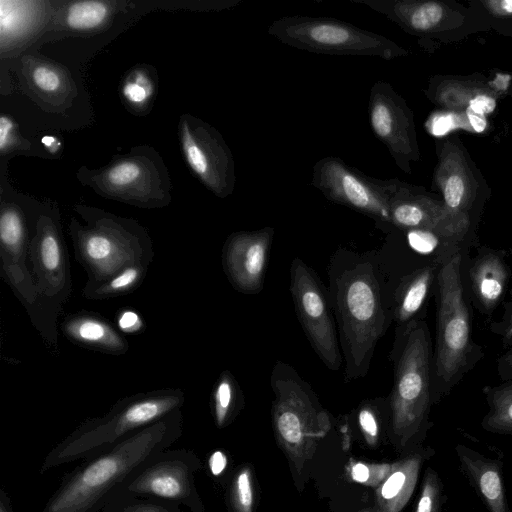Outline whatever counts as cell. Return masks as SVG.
I'll return each instance as SVG.
<instances>
[{"label":"cell","mask_w":512,"mask_h":512,"mask_svg":"<svg viewBox=\"0 0 512 512\" xmlns=\"http://www.w3.org/2000/svg\"><path fill=\"white\" fill-rule=\"evenodd\" d=\"M183 415L175 410L112 449L84 460L66 474L41 512H100L153 457L182 435Z\"/></svg>","instance_id":"obj_2"},{"label":"cell","mask_w":512,"mask_h":512,"mask_svg":"<svg viewBox=\"0 0 512 512\" xmlns=\"http://www.w3.org/2000/svg\"><path fill=\"white\" fill-rule=\"evenodd\" d=\"M63 335L72 343L103 354L120 356L129 343L102 315L82 310L69 314L60 325Z\"/></svg>","instance_id":"obj_24"},{"label":"cell","mask_w":512,"mask_h":512,"mask_svg":"<svg viewBox=\"0 0 512 512\" xmlns=\"http://www.w3.org/2000/svg\"><path fill=\"white\" fill-rule=\"evenodd\" d=\"M71 237L77 262L87 281H104L127 266L151 264L152 242L144 230L114 220H98L87 227H72Z\"/></svg>","instance_id":"obj_10"},{"label":"cell","mask_w":512,"mask_h":512,"mask_svg":"<svg viewBox=\"0 0 512 512\" xmlns=\"http://www.w3.org/2000/svg\"><path fill=\"white\" fill-rule=\"evenodd\" d=\"M149 266L147 263H136L104 281L86 282L82 296L87 300H107L132 293L143 283Z\"/></svg>","instance_id":"obj_26"},{"label":"cell","mask_w":512,"mask_h":512,"mask_svg":"<svg viewBox=\"0 0 512 512\" xmlns=\"http://www.w3.org/2000/svg\"><path fill=\"white\" fill-rule=\"evenodd\" d=\"M117 326L123 333L136 334L144 329L145 323L138 313L130 309H124L118 314Z\"/></svg>","instance_id":"obj_37"},{"label":"cell","mask_w":512,"mask_h":512,"mask_svg":"<svg viewBox=\"0 0 512 512\" xmlns=\"http://www.w3.org/2000/svg\"><path fill=\"white\" fill-rule=\"evenodd\" d=\"M327 276L348 383L368 374L376 346L393 324V285L378 250L339 246Z\"/></svg>","instance_id":"obj_1"},{"label":"cell","mask_w":512,"mask_h":512,"mask_svg":"<svg viewBox=\"0 0 512 512\" xmlns=\"http://www.w3.org/2000/svg\"><path fill=\"white\" fill-rule=\"evenodd\" d=\"M16 2L1 1L0 3V24L1 32L11 31L19 25L20 12L15 8Z\"/></svg>","instance_id":"obj_39"},{"label":"cell","mask_w":512,"mask_h":512,"mask_svg":"<svg viewBox=\"0 0 512 512\" xmlns=\"http://www.w3.org/2000/svg\"><path fill=\"white\" fill-rule=\"evenodd\" d=\"M511 256H512V252H511Z\"/></svg>","instance_id":"obj_48"},{"label":"cell","mask_w":512,"mask_h":512,"mask_svg":"<svg viewBox=\"0 0 512 512\" xmlns=\"http://www.w3.org/2000/svg\"><path fill=\"white\" fill-rule=\"evenodd\" d=\"M29 244L24 217L13 207L3 209L0 216L1 276L34 325L37 319L38 294L29 265Z\"/></svg>","instance_id":"obj_17"},{"label":"cell","mask_w":512,"mask_h":512,"mask_svg":"<svg viewBox=\"0 0 512 512\" xmlns=\"http://www.w3.org/2000/svg\"><path fill=\"white\" fill-rule=\"evenodd\" d=\"M290 293L312 349L327 369L339 371L344 362L327 286L299 257H294L290 265Z\"/></svg>","instance_id":"obj_12"},{"label":"cell","mask_w":512,"mask_h":512,"mask_svg":"<svg viewBox=\"0 0 512 512\" xmlns=\"http://www.w3.org/2000/svg\"><path fill=\"white\" fill-rule=\"evenodd\" d=\"M455 452L463 475L487 511L510 512L504 485L502 456L492 458L465 444H457Z\"/></svg>","instance_id":"obj_21"},{"label":"cell","mask_w":512,"mask_h":512,"mask_svg":"<svg viewBox=\"0 0 512 512\" xmlns=\"http://www.w3.org/2000/svg\"><path fill=\"white\" fill-rule=\"evenodd\" d=\"M42 144L47 147L48 149H50L52 152L56 151L59 146V142L58 140L53 137V136H45L42 138Z\"/></svg>","instance_id":"obj_45"},{"label":"cell","mask_w":512,"mask_h":512,"mask_svg":"<svg viewBox=\"0 0 512 512\" xmlns=\"http://www.w3.org/2000/svg\"><path fill=\"white\" fill-rule=\"evenodd\" d=\"M0 512H14L10 497L4 489H0Z\"/></svg>","instance_id":"obj_44"},{"label":"cell","mask_w":512,"mask_h":512,"mask_svg":"<svg viewBox=\"0 0 512 512\" xmlns=\"http://www.w3.org/2000/svg\"><path fill=\"white\" fill-rule=\"evenodd\" d=\"M201 461L191 450L165 449L150 459L121 490L205 512L195 485ZM120 492V491H119Z\"/></svg>","instance_id":"obj_14"},{"label":"cell","mask_w":512,"mask_h":512,"mask_svg":"<svg viewBox=\"0 0 512 512\" xmlns=\"http://www.w3.org/2000/svg\"><path fill=\"white\" fill-rule=\"evenodd\" d=\"M140 175V168L132 162H123L114 166L108 172V180L115 186H126Z\"/></svg>","instance_id":"obj_36"},{"label":"cell","mask_w":512,"mask_h":512,"mask_svg":"<svg viewBox=\"0 0 512 512\" xmlns=\"http://www.w3.org/2000/svg\"><path fill=\"white\" fill-rule=\"evenodd\" d=\"M434 449L418 447L391 463L385 480L376 488L377 512H401L409 502L423 464L433 457Z\"/></svg>","instance_id":"obj_23"},{"label":"cell","mask_w":512,"mask_h":512,"mask_svg":"<svg viewBox=\"0 0 512 512\" xmlns=\"http://www.w3.org/2000/svg\"><path fill=\"white\" fill-rule=\"evenodd\" d=\"M268 34L290 47L339 56H369L393 60L409 52L393 40L351 23L320 16H283Z\"/></svg>","instance_id":"obj_7"},{"label":"cell","mask_w":512,"mask_h":512,"mask_svg":"<svg viewBox=\"0 0 512 512\" xmlns=\"http://www.w3.org/2000/svg\"><path fill=\"white\" fill-rule=\"evenodd\" d=\"M103 512H184L179 505L150 497L117 492L104 506Z\"/></svg>","instance_id":"obj_28"},{"label":"cell","mask_w":512,"mask_h":512,"mask_svg":"<svg viewBox=\"0 0 512 512\" xmlns=\"http://www.w3.org/2000/svg\"><path fill=\"white\" fill-rule=\"evenodd\" d=\"M505 256V250L482 246L470 267L473 296L485 315H491L505 295L511 274Z\"/></svg>","instance_id":"obj_22"},{"label":"cell","mask_w":512,"mask_h":512,"mask_svg":"<svg viewBox=\"0 0 512 512\" xmlns=\"http://www.w3.org/2000/svg\"><path fill=\"white\" fill-rule=\"evenodd\" d=\"M433 349L425 319L394 330L388 359L393 368V385L387 397L389 422L401 448L416 447L433 423L431 366Z\"/></svg>","instance_id":"obj_4"},{"label":"cell","mask_w":512,"mask_h":512,"mask_svg":"<svg viewBox=\"0 0 512 512\" xmlns=\"http://www.w3.org/2000/svg\"><path fill=\"white\" fill-rule=\"evenodd\" d=\"M461 261L460 248L442 258L435 282L436 334L431 366L433 405L447 397L483 357L481 347L472 337Z\"/></svg>","instance_id":"obj_3"},{"label":"cell","mask_w":512,"mask_h":512,"mask_svg":"<svg viewBox=\"0 0 512 512\" xmlns=\"http://www.w3.org/2000/svg\"><path fill=\"white\" fill-rule=\"evenodd\" d=\"M504 308L502 318L491 323L490 331L500 337L503 347L508 350L512 348V293Z\"/></svg>","instance_id":"obj_35"},{"label":"cell","mask_w":512,"mask_h":512,"mask_svg":"<svg viewBox=\"0 0 512 512\" xmlns=\"http://www.w3.org/2000/svg\"><path fill=\"white\" fill-rule=\"evenodd\" d=\"M445 501L444 485L439 474L432 467H427L414 512H442Z\"/></svg>","instance_id":"obj_30"},{"label":"cell","mask_w":512,"mask_h":512,"mask_svg":"<svg viewBox=\"0 0 512 512\" xmlns=\"http://www.w3.org/2000/svg\"><path fill=\"white\" fill-rule=\"evenodd\" d=\"M439 261L425 263L398 277L391 278L393 324L403 329L412 322L425 319L427 303L435 288Z\"/></svg>","instance_id":"obj_20"},{"label":"cell","mask_w":512,"mask_h":512,"mask_svg":"<svg viewBox=\"0 0 512 512\" xmlns=\"http://www.w3.org/2000/svg\"><path fill=\"white\" fill-rule=\"evenodd\" d=\"M185 402L180 388L157 389L118 400L101 417L87 419L45 456L40 474L52 468L98 456L141 429L157 422Z\"/></svg>","instance_id":"obj_5"},{"label":"cell","mask_w":512,"mask_h":512,"mask_svg":"<svg viewBox=\"0 0 512 512\" xmlns=\"http://www.w3.org/2000/svg\"><path fill=\"white\" fill-rule=\"evenodd\" d=\"M383 15L421 40L458 42L491 31L474 7L454 0H349Z\"/></svg>","instance_id":"obj_9"},{"label":"cell","mask_w":512,"mask_h":512,"mask_svg":"<svg viewBox=\"0 0 512 512\" xmlns=\"http://www.w3.org/2000/svg\"><path fill=\"white\" fill-rule=\"evenodd\" d=\"M108 9L100 1L73 3L67 13V23L73 29L86 30L100 25L106 18Z\"/></svg>","instance_id":"obj_31"},{"label":"cell","mask_w":512,"mask_h":512,"mask_svg":"<svg viewBox=\"0 0 512 512\" xmlns=\"http://www.w3.org/2000/svg\"><path fill=\"white\" fill-rule=\"evenodd\" d=\"M243 393L235 376L228 370L221 372L211 393V407L215 424L226 426L242 404Z\"/></svg>","instance_id":"obj_27"},{"label":"cell","mask_w":512,"mask_h":512,"mask_svg":"<svg viewBox=\"0 0 512 512\" xmlns=\"http://www.w3.org/2000/svg\"><path fill=\"white\" fill-rule=\"evenodd\" d=\"M275 230L263 227L229 235L221 254L223 271L231 286L243 294L263 290Z\"/></svg>","instance_id":"obj_18"},{"label":"cell","mask_w":512,"mask_h":512,"mask_svg":"<svg viewBox=\"0 0 512 512\" xmlns=\"http://www.w3.org/2000/svg\"><path fill=\"white\" fill-rule=\"evenodd\" d=\"M404 184L368 176L334 156L318 160L311 179V186L329 201L368 216L382 228H390L391 204Z\"/></svg>","instance_id":"obj_11"},{"label":"cell","mask_w":512,"mask_h":512,"mask_svg":"<svg viewBox=\"0 0 512 512\" xmlns=\"http://www.w3.org/2000/svg\"><path fill=\"white\" fill-rule=\"evenodd\" d=\"M125 97L133 103H141L150 94V89L139 81L128 82L124 87Z\"/></svg>","instance_id":"obj_40"},{"label":"cell","mask_w":512,"mask_h":512,"mask_svg":"<svg viewBox=\"0 0 512 512\" xmlns=\"http://www.w3.org/2000/svg\"><path fill=\"white\" fill-rule=\"evenodd\" d=\"M210 472L214 476H219L227 465V457L222 451L213 452L208 461Z\"/></svg>","instance_id":"obj_42"},{"label":"cell","mask_w":512,"mask_h":512,"mask_svg":"<svg viewBox=\"0 0 512 512\" xmlns=\"http://www.w3.org/2000/svg\"><path fill=\"white\" fill-rule=\"evenodd\" d=\"M230 502L234 512H253V486L248 467L241 468L234 476Z\"/></svg>","instance_id":"obj_33"},{"label":"cell","mask_w":512,"mask_h":512,"mask_svg":"<svg viewBox=\"0 0 512 512\" xmlns=\"http://www.w3.org/2000/svg\"><path fill=\"white\" fill-rule=\"evenodd\" d=\"M435 151L433 189L448 209L475 222L491 195L481 170L458 135L437 140Z\"/></svg>","instance_id":"obj_13"},{"label":"cell","mask_w":512,"mask_h":512,"mask_svg":"<svg viewBox=\"0 0 512 512\" xmlns=\"http://www.w3.org/2000/svg\"><path fill=\"white\" fill-rule=\"evenodd\" d=\"M467 4L484 16L491 30L512 37V0H469Z\"/></svg>","instance_id":"obj_29"},{"label":"cell","mask_w":512,"mask_h":512,"mask_svg":"<svg viewBox=\"0 0 512 512\" xmlns=\"http://www.w3.org/2000/svg\"><path fill=\"white\" fill-rule=\"evenodd\" d=\"M363 512H371V511L365 510V511H363Z\"/></svg>","instance_id":"obj_47"},{"label":"cell","mask_w":512,"mask_h":512,"mask_svg":"<svg viewBox=\"0 0 512 512\" xmlns=\"http://www.w3.org/2000/svg\"><path fill=\"white\" fill-rule=\"evenodd\" d=\"M488 411L481 420V427L493 434L512 435V379L499 385L482 388Z\"/></svg>","instance_id":"obj_25"},{"label":"cell","mask_w":512,"mask_h":512,"mask_svg":"<svg viewBox=\"0 0 512 512\" xmlns=\"http://www.w3.org/2000/svg\"><path fill=\"white\" fill-rule=\"evenodd\" d=\"M506 94H508L512 99V75H508V80L506 84Z\"/></svg>","instance_id":"obj_46"},{"label":"cell","mask_w":512,"mask_h":512,"mask_svg":"<svg viewBox=\"0 0 512 512\" xmlns=\"http://www.w3.org/2000/svg\"><path fill=\"white\" fill-rule=\"evenodd\" d=\"M473 224L448 209L440 196L406 182L391 204L390 228L396 231L430 230L462 242Z\"/></svg>","instance_id":"obj_16"},{"label":"cell","mask_w":512,"mask_h":512,"mask_svg":"<svg viewBox=\"0 0 512 512\" xmlns=\"http://www.w3.org/2000/svg\"><path fill=\"white\" fill-rule=\"evenodd\" d=\"M368 116L371 130L385 145L395 164L406 174L420 160L414 114L405 99L384 80L370 89Z\"/></svg>","instance_id":"obj_15"},{"label":"cell","mask_w":512,"mask_h":512,"mask_svg":"<svg viewBox=\"0 0 512 512\" xmlns=\"http://www.w3.org/2000/svg\"><path fill=\"white\" fill-rule=\"evenodd\" d=\"M33 81L38 88L46 92L56 91L60 86V78L47 67H38L33 72Z\"/></svg>","instance_id":"obj_38"},{"label":"cell","mask_w":512,"mask_h":512,"mask_svg":"<svg viewBox=\"0 0 512 512\" xmlns=\"http://www.w3.org/2000/svg\"><path fill=\"white\" fill-rule=\"evenodd\" d=\"M391 469L389 463L350 462L347 466L349 478L365 486L377 488L387 477Z\"/></svg>","instance_id":"obj_32"},{"label":"cell","mask_w":512,"mask_h":512,"mask_svg":"<svg viewBox=\"0 0 512 512\" xmlns=\"http://www.w3.org/2000/svg\"><path fill=\"white\" fill-rule=\"evenodd\" d=\"M270 386L274 394L275 437L294 469L301 473L320 440L330 431V415L320 405L309 383L286 362L274 363Z\"/></svg>","instance_id":"obj_6"},{"label":"cell","mask_w":512,"mask_h":512,"mask_svg":"<svg viewBox=\"0 0 512 512\" xmlns=\"http://www.w3.org/2000/svg\"><path fill=\"white\" fill-rule=\"evenodd\" d=\"M435 106L450 112L491 113L497 106L499 87L480 73L468 76L434 75L424 89Z\"/></svg>","instance_id":"obj_19"},{"label":"cell","mask_w":512,"mask_h":512,"mask_svg":"<svg viewBox=\"0 0 512 512\" xmlns=\"http://www.w3.org/2000/svg\"><path fill=\"white\" fill-rule=\"evenodd\" d=\"M13 124L8 117L0 118V149L4 150L10 141Z\"/></svg>","instance_id":"obj_43"},{"label":"cell","mask_w":512,"mask_h":512,"mask_svg":"<svg viewBox=\"0 0 512 512\" xmlns=\"http://www.w3.org/2000/svg\"><path fill=\"white\" fill-rule=\"evenodd\" d=\"M497 373L502 381L512 379V348L497 359Z\"/></svg>","instance_id":"obj_41"},{"label":"cell","mask_w":512,"mask_h":512,"mask_svg":"<svg viewBox=\"0 0 512 512\" xmlns=\"http://www.w3.org/2000/svg\"><path fill=\"white\" fill-rule=\"evenodd\" d=\"M29 265L36 284L37 319L33 325L46 344L58 348L57 320L72 295L68 249L56 224L39 221L30 237Z\"/></svg>","instance_id":"obj_8"},{"label":"cell","mask_w":512,"mask_h":512,"mask_svg":"<svg viewBox=\"0 0 512 512\" xmlns=\"http://www.w3.org/2000/svg\"><path fill=\"white\" fill-rule=\"evenodd\" d=\"M381 400L382 398L365 401L358 407L356 413L358 426L366 442L371 446L375 445L379 438L381 415L378 408Z\"/></svg>","instance_id":"obj_34"}]
</instances>
